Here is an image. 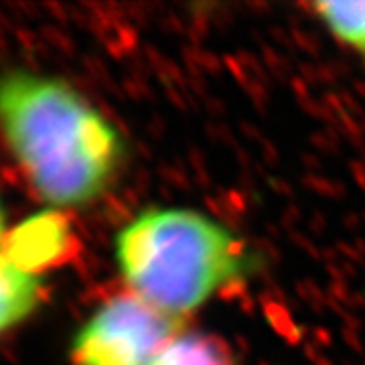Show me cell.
I'll return each mask as SVG.
<instances>
[{
	"label": "cell",
	"instance_id": "cell-1",
	"mask_svg": "<svg viewBox=\"0 0 365 365\" xmlns=\"http://www.w3.org/2000/svg\"><path fill=\"white\" fill-rule=\"evenodd\" d=\"M0 132L33 191L55 209L98 201L126 161L116 124L67 81L0 78Z\"/></svg>",
	"mask_w": 365,
	"mask_h": 365
},
{
	"label": "cell",
	"instance_id": "cell-2",
	"mask_svg": "<svg viewBox=\"0 0 365 365\" xmlns=\"http://www.w3.org/2000/svg\"><path fill=\"white\" fill-rule=\"evenodd\" d=\"M114 256L126 290L185 319L254 268L234 230L187 207L142 209L116 234Z\"/></svg>",
	"mask_w": 365,
	"mask_h": 365
},
{
	"label": "cell",
	"instance_id": "cell-3",
	"mask_svg": "<svg viewBox=\"0 0 365 365\" xmlns=\"http://www.w3.org/2000/svg\"><path fill=\"white\" fill-rule=\"evenodd\" d=\"M189 329V319L170 315L126 290L100 305L71 341L74 365H155L166 345Z\"/></svg>",
	"mask_w": 365,
	"mask_h": 365
},
{
	"label": "cell",
	"instance_id": "cell-4",
	"mask_svg": "<svg viewBox=\"0 0 365 365\" xmlns=\"http://www.w3.org/2000/svg\"><path fill=\"white\" fill-rule=\"evenodd\" d=\"M80 242L74 234L69 219L57 211H43L29 217L6 240L2 254L23 270L41 276L43 272L65 264L78 254Z\"/></svg>",
	"mask_w": 365,
	"mask_h": 365
},
{
	"label": "cell",
	"instance_id": "cell-5",
	"mask_svg": "<svg viewBox=\"0 0 365 365\" xmlns=\"http://www.w3.org/2000/svg\"><path fill=\"white\" fill-rule=\"evenodd\" d=\"M43 300L41 276L0 254V335L29 319Z\"/></svg>",
	"mask_w": 365,
	"mask_h": 365
},
{
	"label": "cell",
	"instance_id": "cell-6",
	"mask_svg": "<svg viewBox=\"0 0 365 365\" xmlns=\"http://www.w3.org/2000/svg\"><path fill=\"white\" fill-rule=\"evenodd\" d=\"M155 365H238V362L223 337L187 329L166 345Z\"/></svg>",
	"mask_w": 365,
	"mask_h": 365
},
{
	"label": "cell",
	"instance_id": "cell-7",
	"mask_svg": "<svg viewBox=\"0 0 365 365\" xmlns=\"http://www.w3.org/2000/svg\"><path fill=\"white\" fill-rule=\"evenodd\" d=\"M324 29L365 61V2H311L307 4Z\"/></svg>",
	"mask_w": 365,
	"mask_h": 365
},
{
	"label": "cell",
	"instance_id": "cell-8",
	"mask_svg": "<svg viewBox=\"0 0 365 365\" xmlns=\"http://www.w3.org/2000/svg\"><path fill=\"white\" fill-rule=\"evenodd\" d=\"M4 240H6V232H4V211H2V205H0V254H2V247H4Z\"/></svg>",
	"mask_w": 365,
	"mask_h": 365
}]
</instances>
